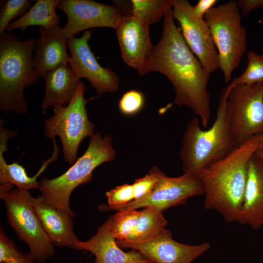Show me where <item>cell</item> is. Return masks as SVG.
<instances>
[{"label":"cell","instance_id":"cell-1","mask_svg":"<svg viewBox=\"0 0 263 263\" xmlns=\"http://www.w3.org/2000/svg\"><path fill=\"white\" fill-rule=\"evenodd\" d=\"M162 35L142 67L145 75L159 73L168 78L175 91L174 103L190 108L207 128L210 120L211 97L207 90L210 73L207 71L185 41L175 23L171 6L164 18Z\"/></svg>","mask_w":263,"mask_h":263},{"label":"cell","instance_id":"cell-2","mask_svg":"<svg viewBox=\"0 0 263 263\" xmlns=\"http://www.w3.org/2000/svg\"><path fill=\"white\" fill-rule=\"evenodd\" d=\"M262 134L236 147L225 158L201 169L205 210H214L226 223L237 222L244 195L247 169L251 156L259 149Z\"/></svg>","mask_w":263,"mask_h":263},{"label":"cell","instance_id":"cell-3","mask_svg":"<svg viewBox=\"0 0 263 263\" xmlns=\"http://www.w3.org/2000/svg\"><path fill=\"white\" fill-rule=\"evenodd\" d=\"M227 94L226 88L222 90L216 119L209 129H201L197 116L188 123L180 153L184 173L197 174L236 148L226 109Z\"/></svg>","mask_w":263,"mask_h":263},{"label":"cell","instance_id":"cell-4","mask_svg":"<svg viewBox=\"0 0 263 263\" xmlns=\"http://www.w3.org/2000/svg\"><path fill=\"white\" fill-rule=\"evenodd\" d=\"M36 39L20 41L11 32L0 34V110L26 114L29 105L24 89L39 77L33 65Z\"/></svg>","mask_w":263,"mask_h":263},{"label":"cell","instance_id":"cell-5","mask_svg":"<svg viewBox=\"0 0 263 263\" xmlns=\"http://www.w3.org/2000/svg\"><path fill=\"white\" fill-rule=\"evenodd\" d=\"M116 155L112 136L103 137L101 133L94 132L85 152L68 169L56 178L41 179L38 188L41 195L49 204L75 217L70 206L72 193L78 186L91 182L93 171L101 164L113 160Z\"/></svg>","mask_w":263,"mask_h":263},{"label":"cell","instance_id":"cell-6","mask_svg":"<svg viewBox=\"0 0 263 263\" xmlns=\"http://www.w3.org/2000/svg\"><path fill=\"white\" fill-rule=\"evenodd\" d=\"M204 19L217 51L219 69L228 83L247 48L246 31L242 25L240 8L235 1H227L211 8Z\"/></svg>","mask_w":263,"mask_h":263},{"label":"cell","instance_id":"cell-7","mask_svg":"<svg viewBox=\"0 0 263 263\" xmlns=\"http://www.w3.org/2000/svg\"><path fill=\"white\" fill-rule=\"evenodd\" d=\"M86 90V85L81 81L71 102L67 106L54 108V114L43 122L45 137L52 140L59 138L64 160L70 165L77 160L82 140L94 133L95 125L89 120L86 108L89 101L84 96Z\"/></svg>","mask_w":263,"mask_h":263},{"label":"cell","instance_id":"cell-8","mask_svg":"<svg viewBox=\"0 0 263 263\" xmlns=\"http://www.w3.org/2000/svg\"><path fill=\"white\" fill-rule=\"evenodd\" d=\"M29 190L0 188L8 223L18 239L26 244L38 263H44L55 253L54 244L44 230L30 203Z\"/></svg>","mask_w":263,"mask_h":263},{"label":"cell","instance_id":"cell-9","mask_svg":"<svg viewBox=\"0 0 263 263\" xmlns=\"http://www.w3.org/2000/svg\"><path fill=\"white\" fill-rule=\"evenodd\" d=\"M226 88V109L237 147L263 133V82Z\"/></svg>","mask_w":263,"mask_h":263},{"label":"cell","instance_id":"cell-10","mask_svg":"<svg viewBox=\"0 0 263 263\" xmlns=\"http://www.w3.org/2000/svg\"><path fill=\"white\" fill-rule=\"evenodd\" d=\"M157 178V184L147 196L113 209H137L153 207L161 211L182 205L192 196L204 195L202 184L196 174L184 173L177 177H169L157 167H153Z\"/></svg>","mask_w":263,"mask_h":263},{"label":"cell","instance_id":"cell-11","mask_svg":"<svg viewBox=\"0 0 263 263\" xmlns=\"http://www.w3.org/2000/svg\"><path fill=\"white\" fill-rule=\"evenodd\" d=\"M173 18L183 38L204 68L210 74L219 68L217 51L204 18L196 16L188 0H170Z\"/></svg>","mask_w":263,"mask_h":263},{"label":"cell","instance_id":"cell-12","mask_svg":"<svg viewBox=\"0 0 263 263\" xmlns=\"http://www.w3.org/2000/svg\"><path fill=\"white\" fill-rule=\"evenodd\" d=\"M57 8L67 16V23L62 27V31L67 39L91 28L106 27L116 30L125 15L115 5L92 0H59Z\"/></svg>","mask_w":263,"mask_h":263},{"label":"cell","instance_id":"cell-13","mask_svg":"<svg viewBox=\"0 0 263 263\" xmlns=\"http://www.w3.org/2000/svg\"><path fill=\"white\" fill-rule=\"evenodd\" d=\"M92 31H84L80 38L67 39L70 56L68 64L79 79L84 78L98 95L116 92L120 79L117 74L108 67H102L95 58L89 45Z\"/></svg>","mask_w":263,"mask_h":263},{"label":"cell","instance_id":"cell-14","mask_svg":"<svg viewBox=\"0 0 263 263\" xmlns=\"http://www.w3.org/2000/svg\"><path fill=\"white\" fill-rule=\"evenodd\" d=\"M116 242L120 247L138 251L155 263H190L210 247L207 242L199 245L177 242L173 239L171 232L166 229L147 242L132 243L120 240Z\"/></svg>","mask_w":263,"mask_h":263},{"label":"cell","instance_id":"cell-15","mask_svg":"<svg viewBox=\"0 0 263 263\" xmlns=\"http://www.w3.org/2000/svg\"><path fill=\"white\" fill-rule=\"evenodd\" d=\"M149 26L131 14H127L115 30L124 62L137 71L142 67L153 47Z\"/></svg>","mask_w":263,"mask_h":263},{"label":"cell","instance_id":"cell-16","mask_svg":"<svg viewBox=\"0 0 263 263\" xmlns=\"http://www.w3.org/2000/svg\"><path fill=\"white\" fill-rule=\"evenodd\" d=\"M73 249L86 250L94 255V263H155L135 250L123 251L117 244L111 228V217L89 240L75 243Z\"/></svg>","mask_w":263,"mask_h":263},{"label":"cell","instance_id":"cell-17","mask_svg":"<svg viewBox=\"0 0 263 263\" xmlns=\"http://www.w3.org/2000/svg\"><path fill=\"white\" fill-rule=\"evenodd\" d=\"M39 36L36 39L33 62L38 76L62 65H68L67 39L58 25L39 27Z\"/></svg>","mask_w":263,"mask_h":263},{"label":"cell","instance_id":"cell-18","mask_svg":"<svg viewBox=\"0 0 263 263\" xmlns=\"http://www.w3.org/2000/svg\"><path fill=\"white\" fill-rule=\"evenodd\" d=\"M31 207L54 246L73 248L78 239L74 228L73 217L48 203L42 195H31Z\"/></svg>","mask_w":263,"mask_h":263},{"label":"cell","instance_id":"cell-19","mask_svg":"<svg viewBox=\"0 0 263 263\" xmlns=\"http://www.w3.org/2000/svg\"><path fill=\"white\" fill-rule=\"evenodd\" d=\"M237 222L254 229L263 225V158L255 153L248 162L244 201Z\"/></svg>","mask_w":263,"mask_h":263},{"label":"cell","instance_id":"cell-20","mask_svg":"<svg viewBox=\"0 0 263 263\" xmlns=\"http://www.w3.org/2000/svg\"><path fill=\"white\" fill-rule=\"evenodd\" d=\"M15 137L12 130L2 128L0 130V184L9 183L19 189L29 190L38 188L39 182L38 177L45 170L49 165L57 159L59 150L56 142L53 140V150L51 156L44 160L38 172L33 177L28 175L24 167L18 162L7 164L4 157V153L7 150V142Z\"/></svg>","mask_w":263,"mask_h":263},{"label":"cell","instance_id":"cell-21","mask_svg":"<svg viewBox=\"0 0 263 263\" xmlns=\"http://www.w3.org/2000/svg\"><path fill=\"white\" fill-rule=\"evenodd\" d=\"M42 78L45 81V93L41 105L43 110L68 104L81 82L69 64L56 67Z\"/></svg>","mask_w":263,"mask_h":263},{"label":"cell","instance_id":"cell-22","mask_svg":"<svg viewBox=\"0 0 263 263\" xmlns=\"http://www.w3.org/2000/svg\"><path fill=\"white\" fill-rule=\"evenodd\" d=\"M59 0H38L20 18L11 22L6 31L10 32L16 29L22 33L29 27L38 26L49 27L58 25L60 17L56 12Z\"/></svg>","mask_w":263,"mask_h":263},{"label":"cell","instance_id":"cell-23","mask_svg":"<svg viewBox=\"0 0 263 263\" xmlns=\"http://www.w3.org/2000/svg\"><path fill=\"white\" fill-rule=\"evenodd\" d=\"M162 211L153 207H146L139 211L136 228L126 240L132 243L150 241L160 235L168 224Z\"/></svg>","mask_w":263,"mask_h":263},{"label":"cell","instance_id":"cell-24","mask_svg":"<svg viewBox=\"0 0 263 263\" xmlns=\"http://www.w3.org/2000/svg\"><path fill=\"white\" fill-rule=\"evenodd\" d=\"M130 3V13L149 26L164 18L171 6L170 0H132Z\"/></svg>","mask_w":263,"mask_h":263},{"label":"cell","instance_id":"cell-25","mask_svg":"<svg viewBox=\"0 0 263 263\" xmlns=\"http://www.w3.org/2000/svg\"><path fill=\"white\" fill-rule=\"evenodd\" d=\"M139 211L125 209L118 211L111 217V228L116 240H126L132 234L137 225Z\"/></svg>","mask_w":263,"mask_h":263},{"label":"cell","instance_id":"cell-26","mask_svg":"<svg viewBox=\"0 0 263 263\" xmlns=\"http://www.w3.org/2000/svg\"><path fill=\"white\" fill-rule=\"evenodd\" d=\"M247 65L244 72L236 77L229 85L251 84L263 82V54L260 55L253 51L246 53Z\"/></svg>","mask_w":263,"mask_h":263},{"label":"cell","instance_id":"cell-27","mask_svg":"<svg viewBox=\"0 0 263 263\" xmlns=\"http://www.w3.org/2000/svg\"><path fill=\"white\" fill-rule=\"evenodd\" d=\"M2 1L0 12V34L6 31L11 20L22 17L32 6L28 0H7Z\"/></svg>","mask_w":263,"mask_h":263},{"label":"cell","instance_id":"cell-28","mask_svg":"<svg viewBox=\"0 0 263 263\" xmlns=\"http://www.w3.org/2000/svg\"><path fill=\"white\" fill-rule=\"evenodd\" d=\"M107 204L98 206V209L102 211L113 210L115 207L125 205L134 200L132 185L125 184L116 187L105 193Z\"/></svg>","mask_w":263,"mask_h":263},{"label":"cell","instance_id":"cell-29","mask_svg":"<svg viewBox=\"0 0 263 263\" xmlns=\"http://www.w3.org/2000/svg\"><path fill=\"white\" fill-rule=\"evenodd\" d=\"M144 104L143 94L140 91L132 90L123 94L118 102V109L123 114L132 116L142 110Z\"/></svg>","mask_w":263,"mask_h":263},{"label":"cell","instance_id":"cell-30","mask_svg":"<svg viewBox=\"0 0 263 263\" xmlns=\"http://www.w3.org/2000/svg\"><path fill=\"white\" fill-rule=\"evenodd\" d=\"M157 182V178L153 168L145 176L137 179L132 184L134 200L148 196L153 190Z\"/></svg>","mask_w":263,"mask_h":263},{"label":"cell","instance_id":"cell-31","mask_svg":"<svg viewBox=\"0 0 263 263\" xmlns=\"http://www.w3.org/2000/svg\"><path fill=\"white\" fill-rule=\"evenodd\" d=\"M6 235L3 227L0 229V263L14 261L23 254Z\"/></svg>","mask_w":263,"mask_h":263},{"label":"cell","instance_id":"cell-32","mask_svg":"<svg viewBox=\"0 0 263 263\" xmlns=\"http://www.w3.org/2000/svg\"><path fill=\"white\" fill-rule=\"evenodd\" d=\"M236 2L244 16L254 9L263 7V0H238Z\"/></svg>","mask_w":263,"mask_h":263},{"label":"cell","instance_id":"cell-33","mask_svg":"<svg viewBox=\"0 0 263 263\" xmlns=\"http://www.w3.org/2000/svg\"><path fill=\"white\" fill-rule=\"evenodd\" d=\"M217 0H200L193 6L194 14L199 17L204 18L205 14L217 3Z\"/></svg>","mask_w":263,"mask_h":263},{"label":"cell","instance_id":"cell-34","mask_svg":"<svg viewBox=\"0 0 263 263\" xmlns=\"http://www.w3.org/2000/svg\"><path fill=\"white\" fill-rule=\"evenodd\" d=\"M3 263H38L34 259L32 255L29 252L23 253V255L18 259L10 262Z\"/></svg>","mask_w":263,"mask_h":263},{"label":"cell","instance_id":"cell-35","mask_svg":"<svg viewBox=\"0 0 263 263\" xmlns=\"http://www.w3.org/2000/svg\"><path fill=\"white\" fill-rule=\"evenodd\" d=\"M255 154L257 155L258 156H260V157L263 158V151L260 150H258L256 152Z\"/></svg>","mask_w":263,"mask_h":263},{"label":"cell","instance_id":"cell-36","mask_svg":"<svg viewBox=\"0 0 263 263\" xmlns=\"http://www.w3.org/2000/svg\"><path fill=\"white\" fill-rule=\"evenodd\" d=\"M259 150H260L263 151V133L262 134L260 146Z\"/></svg>","mask_w":263,"mask_h":263},{"label":"cell","instance_id":"cell-37","mask_svg":"<svg viewBox=\"0 0 263 263\" xmlns=\"http://www.w3.org/2000/svg\"><path fill=\"white\" fill-rule=\"evenodd\" d=\"M77 263H82L81 261L78 262Z\"/></svg>","mask_w":263,"mask_h":263}]
</instances>
